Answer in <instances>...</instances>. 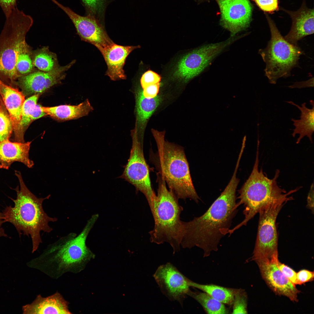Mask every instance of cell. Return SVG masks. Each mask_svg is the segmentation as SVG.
Listing matches in <instances>:
<instances>
[{
  "mask_svg": "<svg viewBox=\"0 0 314 314\" xmlns=\"http://www.w3.org/2000/svg\"><path fill=\"white\" fill-rule=\"evenodd\" d=\"M235 168L229 183L220 195L202 215L184 222V232L181 245L183 248L197 247L204 257L218 250L221 239L228 233L237 212L236 192L239 180Z\"/></svg>",
  "mask_w": 314,
  "mask_h": 314,
  "instance_id": "cell-1",
  "label": "cell"
},
{
  "mask_svg": "<svg viewBox=\"0 0 314 314\" xmlns=\"http://www.w3.org/2000/svg\"><path fill=\"white\" fill-rule=\"evenodd\" d=\"M98 217L97 214L93 215L78 235L69 233L49 245L40 255L28 263V266L54 279L67 272H81L94 256L86 240Z\"/></svg>",
  "mask_w": 314,
  "mask_h": 314,
  "instance_id": "cell-2",
  "label": "cell"
},
{
  "mask_svg": "<svg viewBox=\"0 0 314 314\" xmlns=\"http://www.w3.org/2000/svg\"><path fill=\"white\" fill-rule=\"evenodd\" d=\"M20 184V188L16 189L17 197L11 199L13 207L7 206L3 210L4 223L12 224L19 235L30 236L32 243V253L35 251L42 242L40 233H49L53 228L50 222L57 221L58 219L49 216L44 210L42 204L50 195L44 198L37 197L26 187L20 172L16 171Z\"/></svg>",
  "mask_w": 314,
  "mask_h": 314,
  "instance_id": "cell-3",
  "label": "cell"
},
{
  "mask_svg": "<svg viewBox=\"0 0 314 314\" xmlns=\"http://www.w3.org/2000/svg\"><path fill=\"white\" fill-rule=\"evenodd\" d=\"M151 131L158 148V173L178 199L189 198L198 203L200 198L192 183L183 149L165 141L164 131Z\"/></svg>",
  "mask_w": 314,
  "mask_h": 314,
  "instance_id": "cell-4",
  "label": "cell"
},
{
  "mask_svg": "<svg viewBox=\"0 0 314 314\" xmlns=\"http://www.w3.org/2000/svg\"><path fill=\"white\" fill-rule=\"evenodd\" d=\"M158 188L151 210L154 221L153 230L149 233L151 242L160 244L169 243L174 253L179 251L184 232V222L180 220L183 207L178 199L167 188L163 177L158 175Z\"/></svg>",
  "mask_w": 314,
  "mask_h": 314,
  "instance_id": "cell-5",
  "label": "cell"
},
{
  "mask_svg": "<svg viewBox=\"0 0 314 314\" xmlns=\"http://www.w3.org/2000/svg\"><path fill=\"white\" fill-rule=\"evenodd\" d=\"M258 148L259 145H257L256 158L252 171L238 190V199L239 201L237 203V206L238 207L241 204L244 205V219L230 229L231 234L243 226L246 225L260 210L266 205L282 200L292 199V197L289 196L300 188V187H298L287 192L277 184V180L280 173L279 170H276L274 178L271 179L264 174L262 170H259Z\"/></svg>",
  "mask_w": 314,
  "mask_h": 314,
  "instance_id": "cell-6",
  "label": "cell"
},
{
  "mask_svg": "<svg viewBox=\"0 0 314 314\" xmlns=\"http://www.w3.org/2000/svg\"><path fill=\"white\" fill-rule=\"evenodd\" d=\"M32 18L17 7L6 18L0 35V78L10 82L19 78L16 69L20 47L32 26Z\"/></svg>",
  "mask_w": 314,
  "mask_h": 314,
  "instance_id": "cell-7",
  "label": "cell"
},
{
  "mask_svg": "<svg viewBox=\"0 0 314 314\" xmlns=\"http://www.w3.org/2000/svg\"><path fill=\"white\" fill-rule=\"evenodd\" d=\"M271 38L265 48L259 53L265 63V76L269 82L275 84L278 79L290 75L291 70L297 66L300 56L304 54L297 45L286 41L281 34L274 22L266 13Z\"/></svg>",
  "mask_w": 314,
  "mask_h": 314,
  "instance_id": "cell-8",
  "label": "cell"
},
{
  "mask_svg": "<svg viewBox=\"0 0 314 314\" xmlns=\"http://www.w3.org/2000/svg\"><path fill=\"white\" fill-rule=\"evenodd\" d=\"M288 200L283 199L267 204L259 211L257 238L252 259L271 260L278 258L277 216Z\"/></svg>",
  "mask_w": 314,
  "mask_h": 314,
  "instance_id": "cell-9",
  "label": "cell"
},
{
  "mask_svg": "<svg viewBox=\"0 0 314 314\" xmlns=\"http://www.w3.org/2000/svg\"><path fill=\"white\" fill-rule=\"evenodd\" d=\"M131 131L132 140L129 159L119 177L124 179L135 187L146 197L150 210L156 195L151 182L148 166L145 160L143 149V139L139 136L137 126Z\"/></svg>",
  "mask_w": 314,
  "mask_h": 314,
  "instance_id": "cell-10",
  "label": "cell"
},
{
  "mask_svg": "<svg viewBox=\"0 0 314 314\" xmlns=\"http://www.w3.org/2000/svg\"><path fill=\"white\" fill-rule=\"evenodd\" d=\"M237 39L231 37L223 42L204 45L186 54L178 62L174 76L188 82L201 73L215 57Z\"/></svg>",
  "mask_w": 314,
  "mask_h": 314,
  "instance_id": "cell-11",
  "label": "cell"
},
{
  "mask_svg": "<svg viewBox=\"0 0 314 314\" xmlns=\"http://www.w3.org/2000/svg\"><path fill=\"white\" fill-rule=\"evenodd\" d=\"M51 1L68 15L81 39L94 46L101 53L114 43L108 36L102 24L95 18L89 15L81 16L56 0Z\"/></svg>",
  "mask_w": 314,
  "mask_h": 314,
  "instance_id": "cell-12",
  "label": "cell"
},
{
  "mask_svg": "<svg viewBox=\"0 0 314 314\" xmlns=\"http://www.w3.org/2000/svg\"><path fill=\"white\" fill-rule=\"evenodd\" d=\"M153 277L165 296L182 304L190 290L189 279L170 263L160 265Z\"/></svg>",
  "mask_w": 314,
  "mask_h": 314,
  "instance_id": "cell-13",
  "label": "cell"
},
{
  "mask_svg": "<svg viewBox=\"0 0 314 314\" xmlns=\"http://www.w3.org/2000/svg\"><path fill=\"white\" fill-rule=\"evenodd\" d=\"M222 26L234 37L248 27L251 21L252 8L249 0H218Z\"/></svg>",
  "mask_w": 314,
  "mask_h": 314,
  "instance_id": "cell-14",
  "label": "cell"
},
{
  "mask_svg": "<svg viewBox=\"0 0 314 314\" xmlns=\"http://www.w3.org/2000/svg\"><path fill=\"white\" fill-rule=\"evenodd\" d=\"M278 260L277 258L271 260H259L255 262L263 279L275 294L297 302L300 291L279 269L277 265Z\"/></svg>",
  "mask_w": 314,
  "mask_h": 314,
  "instance_id": "cell-15",
  "label": "cell"
},
{
  "mask_svg": "<svg viewBox=\"0 0 314 314\" xmlns=\"http://www.w3.org/2000/svg\"><path fill=\"white\" fill-rule=\"evenodd\" d=\"M75 62L73 60L65 66H59L49 72H33L19 77L18 84L26 94H40L60 83L65 77V72Z\"/></svg>",
  "mask_w": 314,
  "mask_h": 314,
  "instance_id": "cell-16",
  "label": "cell"
},
{
  "mask_svg": "<svg viewBox=\"0 0 314 314\" xmlns=\"http://www.w3.org/2000/svg\"><path fill=\"white\" fill-rule=\"evenodd\" d=\"M288 14L292 20L289 33L284 38L290 43L297 45L298 42L305 37L314 33V9L306 6L305 1L297 10L292 11L281 8Z\"/></svg>",
  "mask_w": 314,
  "mask_h": 314,
  "instance_id": "cell-17",
  "label": "cell"
},
{
  "mask_svg": "<svg viewBox=\"0 0 314 314\" xmlns=\"http://www.w3.org/2000/svg\"><path fill=\"white\" fill-rule=\"evenodd\" d=\"M69 303L57 291L46 297L37 295L31 304L22 306L23 313L25 314H71Z\"/></svg>",
  "mask_w": 314,
  "mask_h": 314,
  "instance_id": "cell-18",
  "label": "cell"
},
{
  "mask_svg": "<svg viewBox=\"0 0 314 314\" xmlns=\"http://www.w3.org/2000/svg\"><path fill=\"white\" fill-rule=\"evenodd\" d=\"M137 46H123L115 43L102 53L107 64L106 75L113 81L125 79L123 67L126 58L134 50L140 48Z\"/></svg>",
  "mask_w": 314,
  "mask_h": 314,
  "instance_id": "cell-19",
  "label": "cell"
},
{
  "mask_svg": "<svg viewBox=\"0 0 314 314\" xmlns=\"http://www.w3.org/2000/svg\"><path fill=\"white\" fill-rule=\"evenodd\" d=\"M31 143V142H12L8 139L0 142V168L8 169L15 161L32 167L34 163L29 157Z\"/></svg>",
  "mask_w": 314,
  "mask_h": 314,
  "instance_id": "cell-20",
  "label": "cell"
},
{
  "mask_svg": "<svg viewBox=\"0 0 314 314\" xmlns=\"http://www.w3.org/2000/svg\"><path fill=\"white\" fill-rule=\"evenodd\" d=\"M0 95L9 114L16 137L18 133L24 96L21 92L7 85L0 79Z\"/></svg>",
  "mask_w": 314,
  "mask_h": 314,
  "instance_id": "cell-21",
  "label": "cell"
},
{
  "mask_svg": "<svg viewBox=\"0 0 314 314\" xmlns=\"http://www.w3.org/2000/svg\"><path fill=\"white\" fill-rule=\"evenodd\" d=\"M136 124L138 134L143 137L144 131L147 122L162 101L160 96L148 99L145 97L142 90H138L135 93Z\"/></svg>",
  "mask_w": 314,
  "mask_h": 314,
  "instance_id": "cell-22",
  "label": "cell"
},
{
  "mask_svg": "<svg viewBox=\"0 0 314 314\" xmlns=\"http://www.w3.org/2000/svg\"><path fill=\"white\" fill-rule=\"evenodd\" d=\"M290 104L296 106L301 112L300 119H295L292 118L295 129L293 130L292 136L295 137L297 134L299 136L297 139L296 143L298 144L305 136H307L309 140L313 142L312 135L314 131V105L313 100L310 101V104L312 107L311 108H307L306 103L304 102L300 106L292 101H286Z\"/></svg>",
  "mask_w": 314,
  "mask_h": 314,
  "instance_id": "cell-23",
  "label": "cell"
},
{
  "mask_svg": "<svg viewBox=\"0 0 314 314\" xmlns=\"http://www.w3.org/2000/svg\"><path fill=\"white\" fill-rule=\"evenodd\" d=\"M42 108L47 115L61 121L78 119L87 115L93 110L88 99L77 105H65L51 107L42 106Z\"/></svg>",
  "mask_w": 314,
  "mask_h": 314,
  "instance_id": "cell-24",
  "label": "cell"
},
{
  "mask_svg": "<svg viewBox=\"0 0 314 314\" xmlns=\"http://www.w3.org/2000/svg\"><path fill=\"white\" fill-rule=\"evenodd\" d=\"M189 284L190 287L197 288L203 291L224 304L231 305L233 304L236 289L212 284H200L190 279Z\"/></svg>",
  "mask_w": 314,
  "mask_h": 314,
  "instance_id": "cell-25",
  "label": "cell"
},
{
  "mask_svg": "<svg viewBox=\"0 0 314 314\" xmlns=\"http://www.w3.org/2000/svg\"><path fill=\"white\" fill-rule=\"evenodd\" d=\"M40 94H34L24 101L23 104L17 135L15 138L18 142H24L25 130L33 121V115Z\"/></svg>",
  "mask_w": 314,
  "mask_h": 314,
  "instance_id": "cell-26",
  "label": "cell"
},
{
  "mask_svg": "<svg viewBox=\"0 0 314 314\" xmlns=\"http://www.w3.org/2000/svg\"><path fill=\"white\" fill-rule=\"evenodd\" d=\"M199 302L208 314H227L228 311L224 304L205 292L190 291L188 294Z\"/></svg>",
  "mask_w": 314,
  "mask_h": 314,
  "instance_id": "cell-27",
  "label": "cell"
},
{
  "mask_svg": "<svg viewBox=\"0 0 314 314\" xmlns=\"http://www.w3.org/2000/svg\"><path fill=\"white\" fill-rule=\"evenodd\" d=\"M32 57L34 66L41 71L49 72L59 66L56 55L47 47L35 51Z\"/></svg>",
  "mask_w": 314,
  "mask_h": 314,
  "instance_id": "cell-28",
  "label": "cell"
},
{
  "mask_svg": "<svg viewBox=\"0 0 314 314\" xmlns=\"http://www.w3.org/2000/svg\"><path fill=\"white\" fill-rule=\"evenodd\" d=\"M32 55L30 48L25 41L20 47L16 61V69L19 78L33 72Z\"/></svg>",
  "mask_w": 314,
  "mask_h": 314,
  "instance_id": "cell-29",
  "label": "cell"
},
{
  "mask_svg": "<svg viewBox=\"0 0 314 314\" xmlns=\"http://www.w3.org/2000/svg\"><path fill=\"white\" fill-rule=\"evenodd\" d=\"M86 15L95 18L101 24L104 19L107 0H81Z\"/></svg>",
  "mask_w": 314,
  "mask_h": 314,
  "instance_id": "cell-30",
  "label": "cell"
},
{
  "mask_svg": "<svg viewBox=\"0 0 314 314\" xmlns=\"http://www.w3.org/2000/svg\"><path fill=\"white\" fill-rule=\"evenodd\" d=\"M13 128L10 116L0 108V142L8 139Z\"/></svg>",
  "mask_w": 314,
  "mask_h": 314,
  "instance_id": "cell-31",
  "label": "cell"
},
{
  "mask_svg": "<svg viewBox=\"0 0 314 314\" xmlns=\"http://www.w3.org/2000/svg\"><path fill=\"white\" fill-rule=\"evenodd\" d=\"M233 304L232 313H247V296L244 291L236 289Z\"/></svg>",
  "mask_w": 314,
  "mask_h": 314,
  "instance_id": "cell-32",
  "label": "cell"
},
{
  "mask_svg": "<svg viewBox=\"0 0 314 314\" xmlns=\"http://www.w3.org/2000/svg\"><path fill=\"white\" fill-rule=\"evenodd\" d=\"M161 77L155 72L149 70L142 75L140 79L141 85L142 89L149 85L160 83Z\"/></svg>",
  "mask_w": 314,
  "mask_h": 314,
  "instance_id": "cell-33",
  "label": "cell"
},
{
  "mask_svg": "<svg viewBox=\"0 0 314 314\" xmlns=\"http://www.w3.org/2000/svg\"><path fill=\"white\" fill-rule=\"evenodd\" d=\"M262 11L272 13L279 9L278 0H252Z\"/></svg>",
  "mask_w": 314,
  "mask_h": 314,
  "instance_id": "cell-34",
  "label": "cell"
},
{
  "mask_svg": "<svg viewBox=\"0 0 314 314\" xmlns=\"http://www.w3.org/2000/svg\"><path fill=\"white\" fill-rule=\"evenodd\" d=\"M277 265L279 269L288 280L295 285H297L296 273L291 268L281 263L279 260Z\"/></svg>",
  "mask_w": 314,
  "mask_h": 314,
  "instance_id": "cell-35",
  "label": "cell"
},
{
  "mask_svg": "<svg viewBox=\"0 0 314 314\" xmlns=\"http://www.w3.org/2000/svg\"><path fill=\"white\" fill-rule=\"evenodd\" d=\"M313 272L306 270H302L296 273L297 285H301L313 280Z\"/></svg>",
  "mask_w": 314,
  "mask_h": 314,
  "instance_id": "cell-36",
  "label": "cell"
},
{
  "mask_svg": "<svg viewBox=\"0 0 314 314\" xmlns=\"http://www.w3.org/2000/svg\"><path fill=\"white\" fill-rule=\"evenodd\" d=\"M17 0H0V6L6 18L8 17L13 10L16 7Z\"/></svg>",
  "mask_w": 314,
  "mask_h": 314,
  "instance_id": "cell-37",
  "label": "cell"
},
{
  "mask_svg": "<svg viewBox=\"0 0 314 314\" xmlns=\"http://www.w3.org/2000/svg\"><path fill=\"white\" fill-rule=\"evenodd\" d=\"M160 83L149 85L143 89V93L144 96L148 99L155 97L158 92Z\"/></svg>",
  "mask_w": 314,
  "mask_h": 314,
  "instance_id": "cell-38",
  "label": "cell"
},
{
  "mask_svg": "<svg viewBox=\"0 0 314 314\" xmlns=\"http://www.w3.org/2000/svg\"><path fill=\"white\" fill-rule=\"evenodd\" d=\"M313 87H314V79L313 77L307 81L295 82L293 84L288 86L289 88L291 89L294 88L301 89L306 88Z\"/></svg>",
  "mask_w": 314,
  "mask_h": 314,
  "instance_id": "cell-39",
  "label": "cell"
},
{
  "mask_svg": "<svg viewBox=\"0 0 314 314\" xmlns=\"http://www.w3.org/2000/svg\"><path fill=\"white\" fill-rule=\"evenodd\" d=\"M313 184L311 186L307 199V208L311 210L313 213L314 211V191Z\"/></svg>",
  "mask_w": 314,
  "mask_h": 314,
  "instance_id": "cell-40",
  "label": "cell"
},
{
  "mask_svg": "<svg viewBox=\"0 0 314 314\" xmlns=\"http://www.w3.org/2000/svg\"><path fill=\"white\" fill-rule=\"evenodd\" d=\"M3 216V213L0 212V237L7 236V235L5 233L4 230L1 227L2 224L4 223Z\"/></svg>",
  "mask_w": 314,
  "mask_h": 314,
  "instance_id": "cell-41",
  "label": "cell"
}]
</instances>
